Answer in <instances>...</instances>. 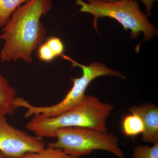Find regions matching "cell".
<instances>
[{"instance_id":"obj_1","label":"cell","mask_w":158,"mask_h":158,"mask_svg":"<svg viewBox=\"0 0 158 158\" xmlns=\"http://www.w3.org/2000/svg\"><path fill=\"white\" fill-rule=\"evenodd\" d=\"M52 6V0H30L12 13L0 36L5 41L0 52L2 62L22 59L32 62V52L43 43L46 34L40 19Z\"/></svg>"},{"instance_id":"obj_2","label":"cell","mask_w":158,"mask_h":158,"mask_svg":"<svg viewBox=\"0 0 158 158\" xmlns=\"http://www.w3.org/2000/svg\"><path fill=\"white\" fill-rule=\"evenodd\" d=\"M113 108V105L102 102L97 97L86 95L81 104L58 116L34 115L26 128L41 138H56L57 130L65 127H88L108 132L107 118Z\"/></svg>"},{"instance_id":"obj_3","label":"cell","mask_w":158,"mask_h":158,"mask_svg":"<svg viewBox=\"0 0 158 158\" xmlns=\"http://www.w3.org/2000/svg\"><path fill=\"white\" fill-rule=\"evenodd\" d=\"M76 4L81 6L80 12L90 13L93 16V26L99 33L97 20L99 18L114 19L120 23L125 31L131 30V39H135L141 32L144 34L143 42L148 41L158 34V30L149 22L148 16L144 14L136 0L114 2H102L100 0H75Z\"/></svg>"},{"instance_id":"obj_4","label":"cell","mask_w":158,"mask_h":158,"mask_svg":"<svg viewBox=\"0 0 158 158\" xmlns=\"http://www.w3.org/2000/svg\"><path fill=\"white\" fill-rule=\"evenodd\" d=\"M61 56L71 63V67H79L82 69L83 74L80 77L72 78V88L66 94L64 99L57 104L49 106H35L24 100L21 103L22 107L27 108L24 115L25 118L35 114L54 117L76 107L85 99V93L88 85L94 79L102 76H111L119 77L122 79L126 77L119 72L110 69L101 62H94L89 65L80 64L68 56L62 54Z\"/></svg>"},{"instance_id":"obj_5","label":"cell","mask_w":158,"mask_h":158,"mask_svg":"<svg viewBox=\"0 0 158 158\" xmlns=\"http://www.w3.org/2000/svg\"><path fill=\"white\" fill-rule=\"evenodd\" d=\"M57 141L49 147L62 149L67 154L80 157L93 150H102L112 153L118 158H125L119 147L117 136L108 132L84 127L62 128L56 132Z\"/></svg>"},{"instance_id":"obj_6","label":"cell","mask_w":158,"mask_h":158,"mask_svg":"<svg viewBox=\"0 0 158 158\" xmlns=\"http://www.w3.org/2000/svg\"><path fill=\"white\" fill-rule=\"evenodd\" d=\"M45 146L41 138L15 128L6 116H0V152L6 158H19L27 153L39 152Z\"/></svg>"},{"instance_id":"obj_7","label":"cell","mask_w":158,"mask_h":158,"mask_svg":"<svg viewBox=\"0 0 158 158\" xmlns=\"http://www.w3.org/2000/svg\"><path fill=\"white\" fill-rule=\"evenodd\" d=\"M132 114L140 116L144 125L142 140L146 143H158V108L153 103L132 106L128 109Z\"/></svg>"},{"instance_id":"obj_8","label":"cell","mask_w":158,"mask_h":158,"mask_svg":"<svg viewBox=\"0 0 158 158\" xmlns=\"http://www.w3.org/2000/svg\"><path fill=\"white\" fill-rule=\"evenodd\" d=\"M16 90L0 73V116L12 115L17 109L15 104Z\"/></svg>"},{"instance_id":"obj_9","label":"cell","mask_w":158,"mask_h":158,"mask_svg":"<svg viewBox=\"0 0 158 158\" xmlns=\"http://www.w3.org/2000/svg\"><path fill=\"white\" fill-rule=\"evenodd\" d=\"M122 130L125 135L135 138L144 131V125L140 116L131 113L125 116L122 122Z\"/></svg>"},{"instance_id":"obj_10","label":"cell","mask_w":158,"mask_h":158,"mask_svg":"<svg viewBox=\"0 0 158 158\" xmlns=\"http://www.w3.org/2000/svg\"><path fill=\"white\" fill-rule=\"evenodd\" d=\"M30 0H0V27H4L18 7Z\"/></svg>"},{"instance_id":"obj_11","label":"cell","mask_w":158,"mask_h":158,"mask_svg":"<svg viewBox=\"0 0 158 158\" xmlns=\"http://www.w3.org/2000/svg\"><path fill=\"white\" fill-rule=\"evenodd\" d=\"M19 158H79L67 154L62 149L49 147L37 152H28Z\"/></svg>"},{"instance_id":"obj_12","label":"cell","mask_w":158,"mask_h":158,"mask_svg":"<svg viewBox=\"0 0 158 158\" xmlns=\"http://www.w3.org/2000/svg\"><path fill=\"white\" fill-rule=\"evenodd\" d=\"M133 158H158V143L152 146L141 145L137 146L134 150Z\"/></svg>"},{"instance_id":"obj_13","label":"cell","mask_w":158,"mask_h":158,"mask_svg":"<svg viewBox=\"0 0 158 158\" xmlns=\"http://www.w3.org/2000/svg\"><path fill=\"white\" fill-rule=\"evenodd\" d=\"M45 42L52 51L56 58L63 54L65 50V46L62 40L59 37H48Z\"/></svg>"},{"instance_id":"obj_14","label":"cell","mask_w":158,"mask_h":158,"mask_svg":"<svg viewBox=\"0 0 158 158\" xmlns=\"http://www.w3.org/2000/svg\"><path fill=\"white\" fill-rule=\"evenodd\" d=\"M37 55L40 60L46 62H52L56 58L45 42L43 43L39 46L37 51Z\"/></svg>"},{"instance_id":"obj_15","label":"cell","mask_w":158,"mask_h":158,"mask_svg":"<svg viewBox=\"0 0 158 158\" xmlns=\"http://www.w3.org/2000/svg\"><path fill=\"white\" fill-rule=\"evenodd\" d=\"M144 4L146 10V15L148 17L151 15V11L152 10L154 3L157 2L158 0H140Z\"/></svg>"},{"instance_id":"obj_16","label":"cell","mask_w":158,"mask_h":158,"mask_svg":"<svg viewBox=\"0 0 158 158\" xmlns=\"http://www.w3.org/2000/svg\"><path fill=\"white\" fill-rule=\"evenodd\" d=\"M102 2H114V1H128V0H100Z\"/></svg>"},{"instance_id":"obj_17","label":"cell","mask_w":158,"mask_h":158,"mask_svg":"<svg viewBox=\"0 0 158 158\" xmlns=\"http://www.w3.org/2000/svg\"><path fill=\"white\" fill-rule=\"evenodd\" d=\"M0 158H7L2 153L0 152Z\"/></svg>"}]
</instances>
